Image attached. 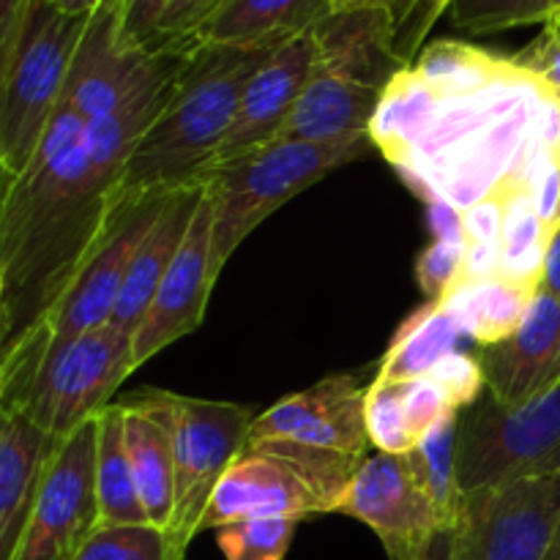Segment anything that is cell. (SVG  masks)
<instances>
[{
  "label": "cell",
  "mask_w": 560,
  "mask_h": 560,
  "mask_svg": "<svg viewBox=\"0 0 560 560\" xmlns=\"http://www.w3.org/2000/svg\"><path fill=\"white\" fill-rule=\"evenodd\" d=\"M115 217L113 189L93 173L88 120L60 102L31 164L0 197V348L42 326Z\"/></svg>",
  "instance_id": "1"
},
{
  "label": "cell",
  "mask_w": 560,
  "mask_h": 560,
  "mask_svg": "<svg viewBox=\"0 0 560 560\" xmlns=\"http://www.w3.org/2000/svg\"><path fill=\"white\" fill-rule=\"evenodd\" d=\"M277 49L191 42L167 107L126 162L113 208L167 197L206 178L233 129L246 85Z\"/></svg>",
  "instance_id": "2"
},
{
  "label": "cell",
  "mask_w": 560,
  "mask_h": 560,
  "mask_svg": "<svg viewBox=\"0 0 560 560\" xmlns=\"http://www.w3.org/2000/svg\"><path fill=\"white\" fill-rule=\"evenodd\" d=\"M372 140L348 145L273 140L206 175L213 202V268L222 273L233 252L277 208L366 153Z\"/></svg>",
  "instance_id": "3"
},
{
  "label": "cell",
  "mask_w": 560,
  "mask_h": 560,
  "mask_svg": "<svg viewBox=\"0 0 560 560\" xmlns=\"http://www.w3.org/2000/svg\"><path fill=\"white\" fill-rule=\"evenodd\" d=\"M91 16H69L36 0L11 63L0 71V173H25L66 96L71 63Z\"/></svg>",
  "instance_id": "4"
},
{
  "label": "cell",
  "mask_w": 560,
  "mask_h": 560,
  "mask_svg": "<svg viewBox=\"0 0 560 560\" xmlns=\"http://www.w3.org/2000/svg\"><path fill=\"white\" fill-rule=\"evenodd\" d=\"M120 405L151 416L164 427L175 463V509L170 534L189 547L200 534L202 514L224 470L244 454L252 430V410L235 402L142 392Z\"/></svg>",
  "instance_id": "5"
},
{
  "label": "cell",
  "mask_w": 560,
  "mask_h": 560,
  "mask_svg": "<svg viewBox=\"0 0 560 560\" xmlns=\"http://www.w3.org/2000/svg\"><path fill=\"white\" fill-rule=\"evenodd\" d=\"M545 476H560V381L523 405H503L485 392L459 410L463 495Z\"/></svg>",
  "instance_id": "6"
},
{
  "label": "cell",
  "mask_w": 560,
  "mask_h": 560,
  "mask_svg": "<svg viewBox=\"0 0 560 560\" xmlns=\"http://www.w3.org/2000/svg\"><path fill=\"white\" fill-rule=\"evenodd\" d=\"M135 370V334L104 326L55 345L31 392L14 413H25L58 441L113 405V394Z\"/></svg>",
  "instance_id": "7"
},
{
  "label": "cell",
  "mask_w": 560,
  "mask_h": 560,
  "mask_svg": "<svg viewBox=\"0 0 560 560\" xmlns=\"http://www.w3.org/2000/svg\"><path fill=\"white\" fill-rule=\"evenodd\" d=\"M96 416L55 448L14 560H74L98 528Z\"/></svg>",
  "instance_id": "8"
},
{
  "label": "cell",
  "mask_w": 560,
  "mask_h": 560,
  "mask_svg": "<svg viewBox=\"0 0 560 560\" xmlns=\"http://www.w3.org/2000/svg\"><path fill=\"white\" fill-rule=\"evenodd\" d=\"M334 514L364 523L392 560H424L446 530L402 454H370Z\"/></svg>",
  "instance_id": "9"
},
{
  "label": "cell",
  "mask_w": 560,
  "mask_h": 560,
  "mask_svg": "<svg viewBox=\"0 0 560 560\" xmlns=\"http://www.w3.org/2000/svg\"><path fill=\"white\" fill-rule=\"evenodd\" d=\"M167 197H153V200L115 208V217L102 244L96 246L91 260L77 273L71 288L66 290L60 304L52 310V315L44 320L49 328V337H52V348L113 323L131 260H135L151 224L156 222Z\"/></svg>",
  "instance_id": "10"
},
{
  "label": "cell",
  "mask_w": 560,
  "mask_h": 560,
  "mask_svg": "<svg viewBox=\"0 0 560 560\" xmlns=\"http://www.w3.org/2000/svg\"><path fill=\"white\" fill-rule=\"evenodd\" d=\"M208 184V180H206ZM219 279L213 268V202L206 189L191 228L170 262L140 328L135 331V370L162 353L167 345L197 331L206 315L208 295Z\"/></svg>",
  "instance_id": "11"
},
{
  "label": "cell",
  "mask_w": 560,
  "mask_h": 560,
  "mask_svg": "<svg viewBox=\"0 0 560 560\" xmlns=\"http://www.w3.org/2000/svg\"><path fill=\"white\" fill-rule=\"evenodd\" d=\"M364 394L353 375H331L255 416L249 441H293L323 452L370 457Z\"/></svg>",
  "instance_id": "12"
},
{
  "label": "cell",
  "mask_w": 560,
  "mask_h": 560,
  "mask_svg": "<svg viewBox=\"0 0 560 560\" xmlns=\"http://www.w3.org/2000/svg\"><path fill=\"white\" fill-rule=\"evenodd\" d=\"M315 66V31L290 38L288 44H282V47L255 71V77H252L249 85H246L238 104V115H235L233 120V129L224 137L211 170L222 167V164L228 162H235V159L246 156V153L257 151V148L277 140V137L282 135L284 124H288L290 113H293L295 104H299L301 93H304ZM211 170H208V173H211Z\"/></svg>",
  "instance_id": "13"
},
{
  "label": "cell",
  "mask_w": 560,
  "mask_h": 560,
  "mask_svg": "<svg viewBox=\"0 0 560 560\" xmlns=\"http://www.w3.org/2000/svg\"><path fill=\"white\" fill-rule=\"evenodd\" d=\"M120 11L124 0H104L88 22L71 63L63 98L85 120L113 113L159 58V47H126L120 42Z\"/></svg>",
  "instance_id": "14"
},
{
  "label": "cell",
  "mask_w": 560,
  "mask_h": 560,
  "mask_svg": "<svg viewBox=\"0 0 560 560\" xmlns=\"http://www.w3.org/2000/svg\"><path fill=\"white\" fill-rule=\"evenodd\" d=\"M487 392L503 405H523L560 381V301L536 290L512 337L479 350Z\"/></svg>",
  "instance_id": "15"
},
{
  "label": "cell",
  "mask_w": 560,
  "mask_h": 560,
  "mask_svg": "<svg viewBox=\"0 0 560 560\" xmlns=\"http://www.w3.org/2000/svg\"><path fill=\"white\" fill-rule=\"evenodd\" d=\"M323 514L317 498L284 468L262 454L246 452L224 470L213 487L211 501L202 514V530H219L252 517H295Z\"/></svg>",
  "instance_id": "16"
},
{
  "label": "cell",
  "mask_w": 560,
  "mask_h": 560,
  "mask_svg": "<svg viewBox=\"0 0 560 560\" xmlns=\"http://www.w3.org/2000/svg\"><path fill=\"white\" fill-rule=\"evenodd\" d=\"M317 66L361 85L386 91L408 69L397 52V22L386 9H334L315 27Z\"/></svg>",
  "instance_id": "17"
},
{
  "label": "cell",
  "mask_w": 560,
  "mask_h": 560,
  "mask_svg": "<svg viewBox=\"0 0 560 560\" xmlns=\"http://www.w3.org/2000/svg\"><path fill=\"white\" fill-rule=\"evenodd\" d=\"M58 443L25 413L0 410V560H14Z\"/></svg>",
  "instance_id": "18"
},
{
  "label": "cell",
  "mask_w": 560,
  "mask_h": 560,
  "mask_svg": "<svg viewBox=\"0 0 560 560\" xmlns=\"http://www.w3.org/2000/svg\"><path fill=\"white\" fill-rule=\"evenodd\" d=\"M383 91L315 66L299 104L277 140L348 145L370 140V126Z\"/></svg>",
  "instance_id": "19"
},
{
  "label": "cell",
  "mask_w": 560,
  "mask_h": 560,
  "mask_svg": "<svg viewBox=\"0 0 560 560\" xmlns=\"http://www.w3.org/2000/svg\"><path fill=\"white\" fill-rule=\"evenodd\" d=\"M206 189L208 184L202 178L167 197V202L159 211L156 222L151 224V230L142 238L140 249H137L135 260H131L124 293H120L118 306H115L113 326L124 328L129 334H135L140 328L142 317H145L148 306H151L170 262L175 260L186 233H189L191 219H195L197 208H200L202 197H206Z\"/></svg>",
  "instance_id": "20"
},
{
  "label": "cell",
  "mask_w": 560,
  "mask_h": 560,
  "mask_svg": "<svg viewBox=\"0 0 560 560\" xmlns=\"http://www.w3.org/2000/svg\"><path fill=\"white\" fill-rule=\"evenodd\" d=\"M334 11V0H224L195 31L189 44L282 47L315 31Z\"/></svg>",
  "instance_id": "21"
},
{
  "label": "cell",
  "mask_w": 560,
  "mask_h": 560,
  "mask_svg": "<svg viewBox=\"0 0 560 560\" xmlns=\"http://www.w3.org/2000/svg\"><path fill=\"white\" fill-rule=\"evenodd\" d=\"M441 107L443 98L408 66L383 91L370 126L372 145L402 170L430 137Z\"/></svg>",
  "instance_id": "22"
},
{
  "label": "cell",
  "mask_w": 560,
  "mask_h": 560,
  "mask_svg": "<svg viewBox=\"0 0 560 560\" xmlns=\"http://www.w3.org/2000/svg\"><path fill=\"white\" fill-rule=\"evenodd\" d=\"M536 290L539 288L492 273L481 279H463L441 304L457 317L463 334L487 348L517 331Z\"/></svg>",
  "instance_id": "23"
},
{
  "label": "cell",
  "mask_w": 560,
  "mask_h": 560,
  "mask_svg": "<svg viewBox=\"0 0 560 560\" xmlns=\"http://www.w3.org/2000/svg\"><path fill=\"white\" fill-rule=\"evenodd\" d=\"M120 408H124L126 452H129L142 506L153 525L170 530L175 509V463L167 432L151 416L126 408V405Z\"/></svg>",
  "instance_id": "24"
},
{
  "label": "cell",
  "mask_w": 560,
  "mask_h": 560,
  "mask_svg": "<svg viewBox=\"0 0 560 560\" xmlns=\"http://www.w3.org/2000/svg\"><path fill=\"white\" fill-rule=\"evenodd\" d=\"M96 498L98 525L151 523L137 492L124 438V408L107 405L96 416ZM153 525V523H151Z\"/></svg>",
  "instance_id": "25"
},
{
  "label": "cell",
  "mask_w": 560,
  "mask_h": 560,
  "mask_svg": "<svg viewBox=\"0 0 560 560\" xmlns=\"http://www.w3.org/2000/svg\"><path fill=\"white\" fill-rule=\"evenodd\" d=\"M413 71L443 102H457L498 85L514 74L517 66L512 58H498L468 42L441 38L421 49L419 58L413 60Z\"/></svg>",
  "instance_id": "26"
},
{
  "label": "cell",
  "mask_w": 560,
  "mask_h": 560,
  "mask_svg": "<svg viewBox=\"0 0 560 560\" xmlns=\"http://www.w3.org/2000/svg\"><path fill=\"white\" fill-rule=\"evenodd\" d=\"M459 337H463V328L457 317L441 301H430L399 326L397 337L392 339L383 355L377 377L397 383L427 377L435 370L438 361L459 350Z\"/></svg>",
  "instance_id": "27"
},
{
  "label": "cell",
  "mask_w": 560,
  "mask_h": 560,
  "mask_svg": "<svg viewBox=\"0 0 560 560\" xmlns=\"http://www.w3.org/2000/svg\"><path fill=\"white\" fill-rule=\"evenodd\" d=\"M457 435H459V410L443 416L408 454H402L410 474L421 485V490L435 503L443 520V528L452 530L463 512V490L457 479Z\"/></svg>",
  "instance_id": "28"
},
{
  "label": "cell",
  "mask_w": 560,
  "mask_h": 560,
  "mask_svg": "<svg viewBox=\"0 0 560 560\" xmlns=\"http://www.w3.org/2000/svg\"><path fill=\"white\" fill-rule=\"evenodd\" d=\"M74 560H186V547L159 525H98Z\"/></svg>",
  "instance_id": "29"
},
{
  "label": "cell",
  "mask_w": 560,
  "mask_h": 560,
  "mask_svg": "<svg viewBox=\"0 0 560 560\" xmlns=\"http://www.w3.org/2000/svg\"><path fill=\"white\" fill-rule=\"evenodd\" d=\"M446 16L457 31L490 36L520 25H547L556 5L552 0H452Z\"/></svg>",
  "instance_id": "30"
},
{
  "label": "cell",
  "mask_w": 560,
  "mask_h": 560,
  "mask_svg": "<svg viewBox=\"0 0 560 560\" xmlns=\"http://www.w3.org/2000/svg\"><path fill=\"white\" fill-rule=\"evenodd\" d=\"M295 517H252L217 530V545L228 560H284L293 545Z\"/></svg>",
  "instance_id": "31"
},
{
  "label": "cell",
  "mask_w": 560,
  "mask_h": 560,
  "mask_svg": "<svg viewBox=\"0 0 560 560\" xmlns=\"http://www.w3.org/2000/svg\"><path fill=\"white\" fill-rule=\"evenodd\" d=\"M366 435L377 452L408 454L416 446L402 402V383L375 377L364 394Z\"/></svg>",
  "instance_id": "32"
},
{
  "label": "cell",
  "mask_w": 560,
  "mask_h": 560,
  "mask_svg": "<svg viewBox=\"0 0 560 560\" xmlns=\"http://www.w3.org/2000/svg\"><path fill=\"white\" fill-rule=\"evenodd\" d=\"M468 241L435 238L416 260V279L430 301H443L465 279Z\"/></svg>",
  "instance_id": "33"
},
{
  "label": "cell",
  "mask_w": 560,
  "mask_h": 560,
  "mask_svg": "<svg viewBox=\"0 0 560 560\" xmlns=\"http://www.w3.org/2000/svg\"><path fill=\"white\" fill-rule=\"evenodd\" d=\"M430 377L443 388L448 402L457 410L470 408V405L487 392V377L479 359L465 353V350H454L446 359L438 361V366L430 372Z\"/></svg>",
  "instance_id": "34"
},
{
  "label": "cell",
  "mask_w": 560,
  "mask_h": 560,
  "mask_svg": "<svg viewBox=\"0 0 560 560\" xmlns=\"http://www.w3.org/2000/svg\"><path fill=\"white\" fill-rule=\"evenodd\" d=\"M402 402H405V413H408V424L410 432H413L416 443L443 419V416L454 413V405L448 402V397L443 394V388L432 381L430 375L427 377H416V381H405L402 383Z\"/></svg>",
  "instance_id": "35"
},
{
  "label": "cell",
  "mask_w": 560,
  "mask_h": 560,
  "mask_svg": "<svg viewBox=\"0 0 560 560\" xmlns=\"http://www.w3.org/2000/svg\"><path fill=\"white\" fill-rule=\"evenodd\" d=\"M175 0H124L120 11V42L126 47H156L159 27Z\"/></svg>",
  "instance_id": "36"
},
{
  "label": "cell",
  "mask_w": 560,
  "mask_h": 560,
  "mask_svg": "<svg viewBox=\"0 0 560 560\" xmlns=\"http://www.w3.org/2000/svg\"><path fill=\"white\" fill-rule=\"evenodd\" d=\"M512 60L530 77H536L541 88L560 102V36L550 25H545V31L528 47L520 49Z\"/></svg>",
  "instance_id": "37"
},
{
  "label": "cell",
  "mask_w": 560,
  "mask_h": 560,
  "mask_svg": "<svg viewBox=\"0 0 560 560\" xmlns=\"http://www.w3.org/2000/svg\"><path fill=\"white\" fill-rule=\"evenodd\" d=\"M224 0H175L173 9L167 11V16L162 20L159 27L156 47H180V44H189V38L195 36L197 27L213 14V11L222 5Z\"/></svg>",
  "instance_id": "38"
},
{
  "label": "cell",
  "mask_w": 560,
  "mask_h": 560,
  "mask_svg": "<svg viewBox=\"0 0 560 560\" xmlns=\"http://www.w3.org/2000/svg\"><path fill=\"white\" fill-rule=\"evenodd\" d=\"M36 0H0V71L11 63Z\"/></svg>",
  "instance_id": "39"
},
{
  "label": "cell",
  "mask_w": 560,
  "mask_h": 560,
  "mask_svg": "<svg viewBox=\"0 0 560 560\" xmlns=\"http://www.w3.org/2000/svg\"><path fill=\"white\" fill-rule=\"evenodd\" d=\"M419 3L421 0H334V9H370V5H375V9H386L392 11L399 31V25L408 20L410 11H413Z\"/></svg>",
  "instance_id": "40"
},
{
  "label": "cell",
  "mask_w": 560,
  "mask_h": 560,
  "mask_svg": "<svg viewBox=\"0 0 560 560\" xmlns=\"http://www.w3.org/2000/svg\"><path fill=\"white\" fill-rule=\"evenodd\" d=\"M541 288L552 293L560 301V224L552 230L550 244H547L545 257V277H541Z\"/></svg>",
  "instance_id": "41"
},
{
  "label": "cell",
  "mask_w": 560,
  "mask_h": 560,
  "mask_svg": "<svg viewBox=\"0 0 560 560\" xmlns=\"http://www.w3.org/2000/svg\"><path fill=\"white\" fill-rule=\"evenodd\" d=\"M52 9L63 11L69 16H93L98 9H102L104 0H44Z\"/></svg>",
  "instance_id": "42"
},
{
  "label": "cell",
  "mask_w": 560,
  "mask_h": 560,
  "mask_svg": "<svg viewBox=\"0 0 560 560\" xmlns=\"http://www.w3.org/2000/svg\"><path fill=\"white\" fill-rule=\"evenodd\" d=\"M545 560H560V528H558V536H556V541H552L550 552H547V558H545Z\"/></svg>",
  "instance_id": "43"
},
{
  "label": "cell",
  "mask_w": 560,
  "mask_h": 560,
  "mask_svg": "<svg viewBox=\"0 0 560 560\" xmlns=\"http://www.w3.org/2000/svg\"><path fill=\"white\" fill-rule=\"evenodd\" d=\"M547 25H550V27H552V31H556V33H558V36H560V14H556V16H552V20H550V22H547Z\"/></svg>",
  "instance_id": "44"
},
{
  "label": "cell",
  "mask_w": 560,
  "mask_h": 560,
  "mask_svg": "<svg viewBox=\"0 0 560 560\" xmlns=\"http://www.w3.org/2000/svg\"><path fill=\"white\" fill-rule=\"evenodd\" d=\"M552 5H556V14H560V0H552Z\"/></svg>",
  "instance_id": "45"
}]
</instances>
